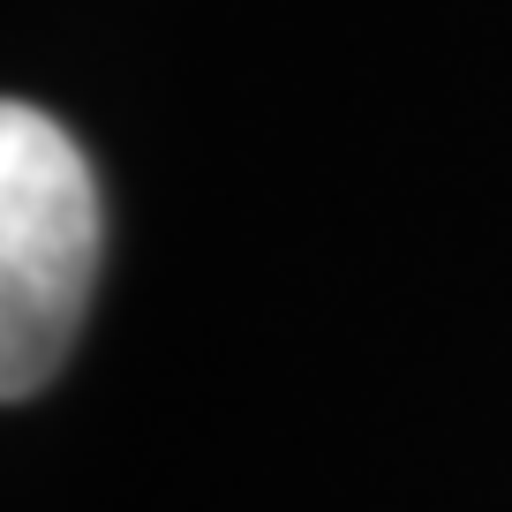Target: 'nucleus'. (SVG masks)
<instances>
[{
	"instance_id": "f257e3e1",
	"label": "nucleus",
	"mask_w": 512,
	"mask_h": 512,
	"mask_svg": "<svg viewBox=\"0 0 512 512\" xmlns=\"http://www.w3.org/2000/svg\"><path fill=\"white\" fill-rule=\"evenodd\" d=\"M98 279V181L53 113L0 106V392L31 400L61 369Z\"/></svg>"
}]
</instances>
